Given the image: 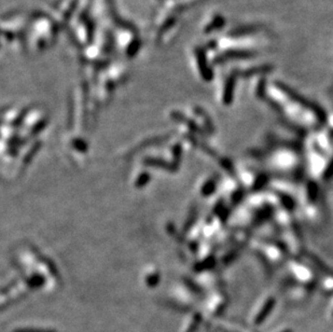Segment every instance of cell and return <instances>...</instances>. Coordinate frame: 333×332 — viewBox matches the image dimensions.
<instances>
[{"label": "cell", "mask_w": 333, "mask_h": 332, "mask_svg": "<svg viewBox=\"0 0 333 332\" xmlns=\"http://www.w3.org/2000/svg\"><path fill=\"white\" fill-rule=\"evenodd\" d=\"M254 53L252 52H246V51H231L224 54L222 56V60H234V59H248L252 57Z\"/></svg>", "instance_id": "1"}, {"label": "cell", "mask_w": 333, "mask_h": 332, "mask_svg": "<svg viewBox=\"0 0 333 332\" xmlns=\"http://www.w3.org/2000/svg\"><path fill=\"white\" fill-rule=\"evenodd\" d=\"M198 59H199V63H202L201 64V72L207 78L208 74L211 73V70L207 68L206 61H205V56H204V53L202 51L198 52Z\"/></svg>", "instance_id": "2"}]
</instances>
